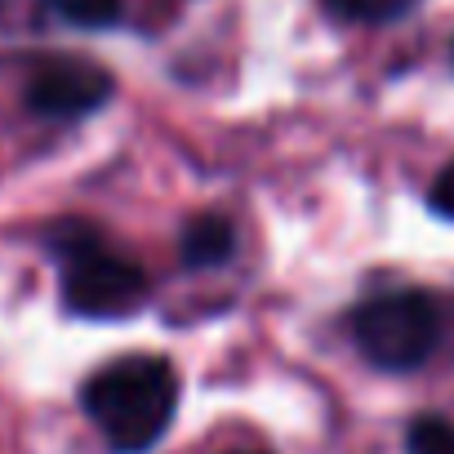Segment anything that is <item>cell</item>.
<instances>
[{"label": "cell", "instance_id": "3", "mask_svg": "<svg viewBox=\"0 0 454 454\" xmlns=\"http://www.w3.org/2000/svg\"><path fill=\"white\" fill-rule=\"evenodd\" d=\"M352 334H356V348L365 352V361H374L379 370H414L436 352L441 312L432 299H423L414 290L383 294V299H370L356 308Z\"/></svg>", "mask_w": 454, "mask_h": 454}, {"label": "cell", "instance_id": "8", "mask_svg": "<svg viewBox=\"0 0 454 454\" xmlns=\"http://www.w3.org/2000/svg\"><path fill=\"white\" fill-rule=\"evenodd\" d=\"M45 5L76 27H112L121 19V0H45Z\"/></svg>", "mask_w": 454, "mask_h": 454}, {"label": "cell", "instance_id": "2", "mask_svg": "<svg viewBox=\"0 0 454 454\" xmlns=\"http://www.w3.org/2000/svg\"><path fill=\"white\" fill-rule=\"evenodd\" d=\"M50 254L63 277V308L90 321H121L147 303V272L116 254L94 227L67 218L50 232Z\"/></svg>", "mask_w": 454, "mask_h": 454}, {"label": "cell", "instance_id": "1", "mask_svg": "<svg viewBox=\"0 0 454 454\" xmlns=\"http://www.w3.org/2000/svg\"><path fill=\"white\" fill-rule=\"evenodd\" d=\"M81 405L116 454H143L165 436L174 419L178 374L165 356L134 352L90 374L81 387Z\"/></svg>", "mask_w": 454, "mask_h": 454}, {"label": "cell", "instance_id": "5", "mask_svg": "<svg viewBox=\"0 0 454 454\" xmlns=\"http://www.w3.org/2000/svg\"><path fill=\"white\" fill-rule=\"evenodd\" d=\"M237 250V227L227 223L223 214H200L183 227V237H178V254L187 268H214L223 259H232Z\"/></svg>", "mask_w": 454, "mask_h": 454}, {"label": "cell", "instance_id": "6", "mask_svg": "<svg viewBox=\"0 0 454 454\" xmlns=\"http://www.w3.org/2000/svg\"><path fill=\"white\" fill-rule=\"evenodd\" d=\"M321 5L343 23H392L414 5V0H321Z\"/></svg>", "mask_w": 454, "mask_h": 454}, {"label": "cell", "instance_id": "7", "mask_svg": "<svg viewBox=\"0 0 454 454\" xmlns=\"http://www.w3.org/2000/svg\"><path fill=\"white\" fill-rule=\"evenodd\" d=\"M405 450L410 454H454V423L441 414H423L410 423L405 432Z\"/></svg>", "mask_w": 454, "mask_h": 454}, {"label": "cell", "instance_id": "9", "mask_svg": "<svg viewBox=\"0 0 454 454\" xmlns=\"http://www.w3.org/2000/svg\"><path fill=\"white\" fill-rule=\"evenodd\" d=\"M432 209L441 218H454V165H445L441 178L432 183Z\"/></svg>", "mask_w": 454, "mask_h": 454}, {"label": "cell", "instance_id": "4", "mask_svg": "<svg viewBox=\"0 0 454 454\" xmlns=\"http://www.w3.org/2000/svg\"><path fill=\"white\" fill-rule=\"evenodd\" d=\"M107 94H112V76L94 63H81V59L41 63L27 81V107L36 116H50V121L90 116L107 103Z\"/></svg>", "mask_w": 454, "mask_h": 454}]
</instances>
